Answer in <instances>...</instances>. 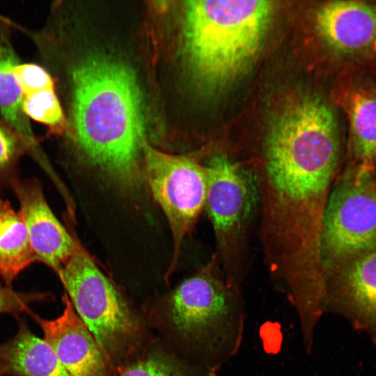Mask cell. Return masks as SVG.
<instances>
[{
    "mask_svg": "<svg viewBox=\"0 0 376 376\" xmlns=\"http://www.w3.org/2000/svg\"><path fill=\"white\" fill-rule=\"evenodd\" d=\"M376 249V167L349 162L325 206L321 258L325 275L340 263Z\"/></svg>",
    "mask_w": 376,
    "mask_h": 376,
    "instance_id": "cell-6",
    "label": "cell"
},
{
    "mask_svg": "<svg viewBox=\"0 0 376 376\" xmlns=\"http://www.w3.org/2000/svg\"><path fill=\"white\" fill-rule=\"evenodd\" d=\"M325 312L344 317L376 344V249L340 263L325 275Z\"/></svg>",
    "mask_w": 376,
    "mask_h": 376,
    "instance_id": "cell-10",
    "label": "cell"
},
{
    "mask_svg": "<svg viewBox=\"0 0 376 376\" xmlns=\"http://www.w3.org/2000/svg\"><path fill=\"white\" fill-rule=\"evenodd\" d=\"M142 154L146 179L172 233L173 265L178 260L184 239L205 208L206 168L191 157L159 151L145 140Z\"/></svg>",
    "mask_w": 376,
    "mask_h": 376,
    "instance_id": "cell-7",
    "label": "cell"
},
{
    "mask_svg": "<svg viewBox=\"0 0 376 376\" xmlns=\"http://www.w3.org/2000/svg\"><path fill=\"white\" fill-rule=\"evenodd\" d=\"M68 72L72 142L112 182L125 188L137 186L144 122L133 71L115 58L96 56L78 60Z\"/></svg>",
    "mask_w": 376,
    "mask_h": 376,
    "instance_id": "cell-2",
    "label": "cell"
},
{
    "mask_svg": "<svg viewBox=\"0 0 376 376\" xmlns=\"http://www.w3.org/2000/svg\"><path fill=\"white\" fill-rule=\"evenodd\" d=\"M349 162L376 166V75L345 77L339 90Z\"/></svg>",
    "mask_w": 376,
    "mask_h": 376,
    "instance_id": "cell-13",
    "label": "cell"
},
{
    "mask_svg": "<svg viewBox=\"0 0 376 376\" xmlns=\"http://www.w3.org/2000/svg\"><path fill=\"white\" fill-rule=\"evenodd\" d=\"M375 167H376V166H375Z\"/></svg>",
    "mask_w": 376,
    "mask_h": 376,
    "instance_id": "cell-23",
    "label": "cell"
},
{
    "mask_svg": "<svg viewBox=\"0 0 376 376\" xmlns=\"http://www.w3.org/2000/svg\"><path fill=\"white\" fill-rule=\"evenodd\" d=\"M13 71L23 95L56 88L52 77L42 65L19 62Z\"/></svg>",
    "mask_w": 376,
    "mask_h": 376,
    "instance_id": "cell-20",
    "label": "cell"
},
{
    "mask_svg": "<svg viewBox=\"0 0 376 376\" xmlns=\"http://www.w3.org/2000/svg\"><path fill=\"white\" fill-rule=\"evenodd\" d=\"M63 311L53 320L30 315L71 376H116V372L95 338L76 312L66 294Z\"/></svg>",
    "mask_w": 376,
    "mask_h": 376,
    "instance_id": "cell-11",
    "label": "cell"
},
{
    "mask_svg": "<svg viewBox=\"0 0 376 376\" xmlns=\"http://www.w3.org/2000/svg\"><path fill=\"white\" fill-rule=\"evenodd\" d=\"M30 148L23 138L0 118V180L10 177L19 158Z\"/></svg>",
    "mask_w": 376,
    "mask_h": 376,
    "instance_id": "cell-19",
    "label": "cell"
},
{
    "mask_svg": "<svg viewBox=\"0 0 376 376\" xmlns=\"http://www.w3.org/2000/svg\"><path fill=\"white\" fill-rule=\"evenodd\" d=\"M57 274L117 373L142 351L145 330L141 318L82 247Z\"/></svg>",
    "mask_w": 376,
    "mask_h": 376,
    "instance_id": "cell-5",
    "label": "cell"
},
{
    "mask_svg": "<svg viewBox=\"0 0 376 376\" xmlns=\"http://www.w3.org/2000/svg\"><path fill=\"white\" fill-rule=\"evenodd\" d=\"M212 263L184 280L166 297V329L194 362L216 371L238 351L244 311L236 286L220 278Z\"/></svg>",
    "mask_w": 376,
    "mask_h": 376,
    "instance_id": "cell-4",
    "label": "cell"
},
{
    "mask_svg": "<svg viewBox=\"0 0 376 376\" xmlns=\"http://www.w3.org/2000/svg\"><path fill=\"white\" fill-rule=\"evenodd\" d=\"M271 8L267 1L185 2V56L201 86L219 89L240 76L258 53Z\"/></svg>",
    "mask_w": 376,
    "mask_h": 376,
    "instance_id": "cell-3",
    "label": "cell"
},
{
    "mask_svg": "<svg viewBox=\"0 0 376 376\" xmlns=\"http://www.w3.org/2000/svg\"><path fill=\"white\" fill-rule=\"evenodd\" d=\"M37 261L21 213L0 198V275L11 287L17 276Z\"/></svg>",
    "mask_w": 376,
    "mask_h": 376,
    "instance_id": "cell-16",
    "label": "cell"
},
{
    "mask_svg": "<svg viewBox=\"0 0 376 376\" xmlns=\"http://www.w3.org/2000/svg\"><path fill=\"white\" fill-rule=\"evenodd\" d=\"M116 376H216V371L154 346L140 352Z\"/></svg>",
    "mask_w": 376,
    "mask_h": 376,
    "instance_id": "cell-17",
    "label": "cell"
},
{
    "mask_svg": "<svg viewBox=\"0 0 376 376\" xmlns=\"http://www.w3.org/2000/svg\"><path fill=\"white\" fill-rule=\"evenodd\" d=\"M23 112L29 119L47 126L52 134H62L68 122L56 89L23 95Z\"/></svg>",
    "mask_w": 376,
    "mask_h": 376,
    "instance_id": "cell-18",
    "label": "cell"
},
{
    "mask_svg": "<svg viewBox=\"0 0 376 376\" xmlns=\"http://www.w3.org/2000/svg\"><path fill=\"white\" fill-rule=\"evenodd\" d=\"M341 134L330 104L320 98L299 101L274 124L261 165L253 169L265 260L295 302L315 301L324 292L322 224L340 164Z\"/></svg>",
    "mask_w": 376,
    "mask_h": 376,
    "instance_id": "cell-1",
    "label": "cell"
},
{
    "mask_svg": "<svg viewBox=\"0 0 376 376\" xmlns=\"http://www.w3.org/2000/svg\"><path fill=\"white\" fill-rule=\"evenodd\" d=\"M1 281L0 275V314L8 313L16 318L23 313L31 315L30 304L50 299L51 295L44 292H16L11 287L3 284Z\"/></svg>",
    "mask_w": 376,
    "mask_h": 376,
    "instance_id": "cell-21",
    "label": "cell"
},
{
    "mask_svg": "<svg viewBox=\"0 0 376 376\" xmlns=\"http://www.w3.org/2000/svg\"><path fill=\"white\" fill-rule=\"evenodd\" d=\"M10 184L19 202V212L37 261L58 274L81 246L52 210L38 180L13 179Z\"/></svg>",
    "mask_w": 376,
    "mask_h": 376,
    "instance_id": "cell-12",
    "label": "cell"
},
{
    "mask_svg": "<svg viewBox=\"0 0 376 376\" xmlns=\"http://www.w3.org/2000/svg\"><path fill=\"white\" fill-rule=\"evenodd\" d=\"M8 23L0 19V118L9 125L38 153L37 139L22 108L23 95L14 75L20 61L12 42Z\"/></svg>",
    "mask_w": 376,
    "mask_h": 376,
    "instance_id": "cell-15",
    "label": "cell"
},
{
    "mask_svg": "<svg viewBox=\"0 0 376 376\" xmlns=\"http://www.w3.org/2000/svg\"><path fill=\"white\" fill-rule=\"evenodd\" d=\"M205 166L207 189L205 208L218 249L229 263L238 251L253 212L260 203L255 172L226 154L213 155Z\"/></svg>",
    "mask_w": 376,
    "mask_h": 376,
    "instance_id": "cell-8",
    "label": "cell"
},
{
    "mask_svg": "<svg viewBox=\"0 0 376 376\" xmlns=\"http://www.w3.org/2000/svg\"><path fill=\"white\" fill-rule=\"evenodd\" d=\"M16 334L0 344L1 376H71L50 345L19 319Z\"/></svg>",
    "mask_w": 376,
    "mask_h": 376,
    "instance_id": "cell-14",
    "label": "cell"
},
{
    "mask_svg": "<svg viewBox=\"0 0 376 376\" xmlns=\"http://www.w3.org/2000/svg\"><path fill=\"white\" fill-rule=\"evenodd\" d=\"M316 25L345 77L376 75V0L324 3L317 13Z\"/></svg>",
    "mask_w": 376,
    "mask_h": 376,
    "instance_id": "cell-9",
    "label": "cell"
},
{
    "mask_svg": "<svg viewBox=\"0 0 376 376\" xmlns=\"http://www.w3.org/2000/svg\"><path fill=\"white\" fill-rule=\"evenodd\" d=\"M0 376H1V373H0Z\"/></svg>",
    "mask_w": 376,
    "mask_h": 376,
    "instance_id": "cell-22",
    "label": "cell"
}]
</instances>
